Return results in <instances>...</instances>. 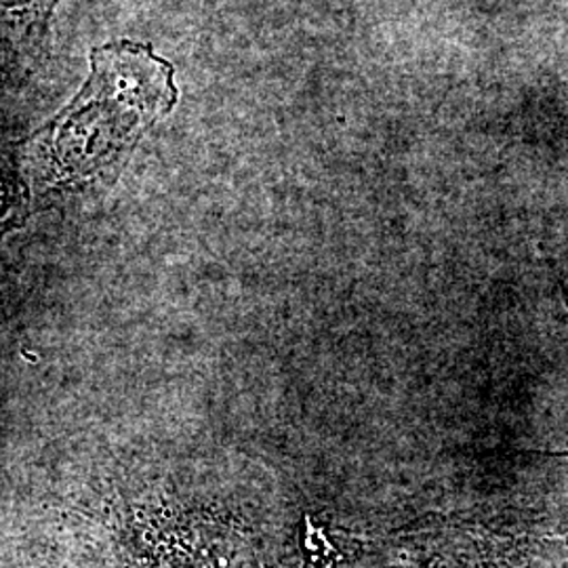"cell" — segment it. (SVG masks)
Wrapping results in <instances>:
<instances>
[{"instance_id": "obj_1", "label": "cell", "mask_w": 568, "mask_h": 568, "mask_svg": "<svg viewBox=\"0 0 568 568\" xmlns=\"http://www.w3.org/2000/svg\"><path fill=\"white\" fill-rule=\"evenodd\" d=\"M175 70L142 42L91 51V74L74 102L23 145L47 180L82 182L119 163L145 129L178 103Z\"/></svg>"}]
</instances>
